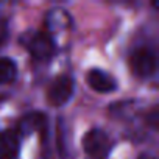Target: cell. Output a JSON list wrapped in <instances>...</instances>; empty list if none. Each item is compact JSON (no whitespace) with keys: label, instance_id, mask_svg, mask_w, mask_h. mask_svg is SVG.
<instances>
[{"label":"cell","instance_id":"obj_1","mask_svg":"<svg viewBox=\"0 0 159 159\" xmlns=\"http://www.w3.org/2000/svg\"><path fill=\"white\" fill-rule=\"evenodd\" d=\"M20 44L28 50V53L39 61H47L55 55V41L52 34L47 31L39 30H28L24 34H20Z\"/></svg>","mask_w":159,"mask_h":159},{"label":"cell","instance_id":"obj_2","mask_svg":"<svg viewBox=\"0 0 159 159\" xmlns=\"http://www.w3.org/2000/svg\"><path fill=\"white\" fill-rule=\"evenodd\" d=\"M112 147L111 136L100 128H92L83 136V148L89 159H108Z\"/></svg>","mask_w":159,"mask_h":159},{"label":"cell","instance_id":"obj_3","mask_svg":"<svg viewBox=\"0 0 159 159\" xmlns=\"http://www.w3.org/2000/svg\"><path fill=\"white\" fill-rule=\"evenodd\" d=\"M129 67L137 78L148 80L156 73L157 56L150 47H137L129 55Z\"/></svg>","mask_w":159,"mask_h":159},{"label":"cell","instance_id":"obj_4","mask_svg":"<svg viewBox=\"0 0 159 159\" xmlns=\"http://www.w3.org/2000/svg\"><path fill=\"white\" fill-rule=\"evenodd\" d=\"M73 92H75L73 80L69 75H59L50 84V88L47 91V98L52 106L59 108V106H64L66 103H69Z\"/></svg>","mask_w":159,"mask_h":159},{"label":"cell","instance_id":"obj_5","mask_svg":"<svg viewBox=\"0 0 159 159\" xmlns=\"http://www.w3.org/2000/svg\"><path fill=\"white\" fill-rule=\"evenodd\" d=\"M56 148L61 159H75L76 153L73 148V139H72V129L66 123V120L61 117L58 119L56 126Z\"/></svg>","mask_w":159,"mask_h":159},{"label":"cell","instance_id":"obj_6","mask_svg":"<svg viewBox=\"0 0 159 159\" xmlns=\"http://www.w3.org/2000/svg\"><path fill=\"white\" fill-rule=\"evenodd\" d=\"M88 84L91 86V89H94L95 92H100V94H109V92H114L117 89L116 78L111 73H108L102 69L89 70Z\"/></svg>","mask_w":159,"mask_h":159},{"label":"cell","instance_id":"obj_7","mask_svg":"<svg viewBox=\"0 0 159 159\" xmlns=\"http://www.w3.org/2000/svg\"><path fill=\"white\" fill-rule=\"evenodd\" d=\"M20 136L16 129L0 131V159H14L19 154Z\"/></svg>","mask_w":159,"mask_h":159},{"label":"cell","instance_id":"obj_8","mask_svg":"<svg viewBox=\"0 0 159 159\" xmlns=\"http://www.w3.org/2000/svg\"><path fill=\"white\" fill-rule=\"evenodd\" d=\"M47 125V117L42 112H28L27 116H24L19 123L16 131L19 133V136H30L33 133H38L41 129H44Z\"/></svg>","mask_w":159,"mask_h":159},{"label":"cell","instance_id":"obj_9","mask_svg":"<svg viewBox=\"0 0 159 159\" xmlns=\"http://www.w3.org/2000/svg\"><path fill=\"white\" fill-rule=\"evenodd\" d=\"M45 25L48 28L50 33H58V31H64L67 28L72 27V17L69 16V13L66 10L61 8H53L47 13L45 17ZM48 33V34H50Z\"/></svg>","mask_w":159,"mask_h":159},{"label":"cell","instance_id":"obj_10","mask_svg":"<svg viewBox=\"0 0 159 159\" xmlns=\"http://www.w3.org/2000/svg\"><path fill=\"white\" fill-rule=\"evenodd\" d=\"M17 75V66L11 58H0V84L14 81Z\"/></svg>","mask_w":159,"mask_h":159},{"label":"cell","instance_id":"obj_11","mask_svg":"<svg viewBox=\"0 0 159 159\" xmlns=\"http://www.w3.org/2000/svg\"><path fill=\"white\" fill-rule=\"evenodd\" d=\"M8 36H10V27H8V22L7 19L0 17V45L5 44L8 41Z\"/></svg>","mask_w":159,"mask_h":159},{"label":"cell","instance_id":"obj_12","mask_svg":"<svg viewBox=\"0 0 159 159\" xmlns=\"http://www.w3.org/2000/svg\"><path fill=\"white\" fill-rule=\"evenodd\" d=\"M137 159H156L154 156H151V154H148V153H145V154H140Z\"/></svg>","mask_w":159,"mask_h":159}]
</instances>
